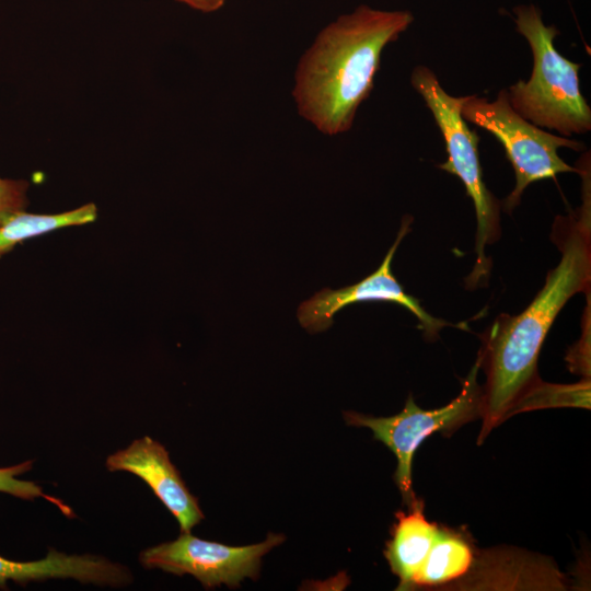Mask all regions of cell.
<instances>
[{
	"label": "cell",
	"instance_id": "6da1fadb",
	"mask_svg": "<svg viewBox=\"0 0 591 591\" xmlns=\"http://www.w3.org/2000/svg\"><path fill=\"white\" fill-rule=\"evenodd\" d=\"M582 177V204L558 216L552 239L561 252L557 266L533 301L518 315L500 314L483 336L478 352L486 374L482 387L483 420L478 443L508 418L515 401L540 378L537 357L557 314L578 292L590 294L591 186L590 157L578 161Z\"/></svg>",
	"mask_w": 591,
	"mask_h": 591
},
{
	"label": "cell",
	"instance_id": "8992f818",
	"mask_svg": "<svg viewBox=\"0 0 591 591\" xmlns=\"http://www.w3.org/2000/svg\"><path fill=\"white\" fill-rule=\"evenodd\" d=\"M479 369V361L476 359L462 383L460 394L441 408L421 409L409 395L403 410L391 417H372L355 412L344 413L348 425L369 428L374 438L394 453L397 459L394 482L405 505L410 507L416 501L413 491L412 464L415 451L420 443L433 432L454 431L467 421L480 417L482 386L477 383Z\"/></svg>",
	"mask_w": 591,
	"mask_h": 591
},
{
	"label": "cell",
	"instance_id": "e0dca14e",
	"mask_svg": "<svg viewBox=\"0 0 591 591\" xmlns=\"http://www.w3.org/2000/svg\"><path fill=\"white\" fill-rule=\"evenodd\" d=\"M194 10L210 13L221 9L228 0H176Z\"/></svg>",
	"mask_w": 591,
	"mask_h": 591
},
{
	"label": "cell",
	"instance_id": "2e32d148",
	"mask_svg": "<svg viewBox=\"0 0 591 591\" xmlns=\"http://www.w3.org/2000/svg\"><path fill=\"white\" fill-rule=\"evenodd\" d=\"M28 186L24 179L0 177V223L12 213L25 210Z\"/></svg>",
	"mask_w": 591,
	"mask_h": 591
},
{
	"label": "cell",
	"instance_id": "5b68a950",
	"mask_svg": "<svg viewBox=\"0 0 591 591\" xmlns=\"http://www.w3.org/2000/svg\"><path fill=\"white\" fill-rule=\"evenodd\" d=\"M462 116L495 136L514 170L515 186L503 201L506 211H511L519 204L531 183L559 173L577 172L559 157L558 149L580 151L584 149L583 143L549 134L524 119L512 108L506 90H501L494 101L467 95Z\"/></svg>",
	"mask_w": 591,
	"mask_h": 591
},
{
	"label": "cell",
	"instance_id": "52a82bcc",
	"mask_svg": "<svg viewBox=\"0 0 591 591\" xmlns=\"http://www.w3.org/2000/svg\"><path fill=\"white\" fill-rule=\"evenodd\" d=\"M285 540L282 534L270 533L262 543L229 546L182 532L174 541L142 551L139 561L147 569H161L177 576L188 573L206 589L221 584L236 588L245 578L256 579L262 557Z\"/></svg>",
	"mask_w": 591,
	"mask_h": 591
},
{
	"label": "cell",
	"instance_id": "9a60e30c",
	"mask_svg": "<svg viewBox=\"0 0 591 591\" xmlns=\"http://www.w3.org/2000/svg\"><path fill=\"white\" fill-rule=\"evenodd\" d=\"M32 467V460L12 466L0 467V493L9 494L24 500H34L38 497L44 498L56 505L65 514L71 515V510L63 502L53 496L46 495L39 485L18 478Z\"/></svg>",
	"mask_w": 591,
	"mask_h": 591
},
{
	"label": "cell",
	"instance_id": "7a4b0ae2",
	"mask_svg": "<svg viewBox=\"0 0 591 591\" xmlns=\"http://www.w3.org/2000/svg\"><path fill=\"white\" fill-rule=\"evenodd\" d=\"M409 11L361 4L320 31L301 57L292 95L299 114L318 131H348L370 95L384 48L413 23Z\"/></svg>",
	"mask_w": 591,
	"mask_h": 591
},
{
	"label": "cell",
	"instance_id": "5bb4252c",
	"mask_svg": "<svg viewBox=\"0 0 591 591\" xmlns=\"http://www.w3.org/2000/svg\"><path fill=\"white\" fill-rule=\"evenodd\" d=\"M551 407L590 408V380L575 384H551L538 379L513 404L508 418L523 412Z\"/></svg>",
	"mask_w": 591,
	"mask_h": 591
},
{
	"label": "cell",
	"instance_id": "3957f363",
	"mask_svg": "<svg viewBox=\"0 0 591 591\" xmlns=\"http://www.w3.org/2000/svg\"><path fill=\"white\" fill-rule=\"evenodd\" d=\"M517 32L525 37L533 55L529 81L508 89L512 108L530 123L564 137L591 129V108L580 91L581 65L561 56L554 46L559 31L546 26L533 4L514 8Z\"/></svg>",
	"mask_w": 591,
	"mask_h": 591
},
{
	"label": "cell",
	"instance_id": "ba28073f",
	"mask_svg": "<svg viewBox=\"0 0 591 591\" xmlns=\"http://www.w3.org/2000/svg\"><path fill=\"white\" fill-rule=\"evenodd\" d=\"M410 217H404L394 244L387 251L379 268L359 282L340 289L323 288L303 301L297 311L298 320L310 333L326 331L334 315L347 305L363 301H386L409 310L419 321V328L429 339L437 338L440 329L449 325L426 312L419 301L405 292L392 273V260L397 246L409 230Z\"/></svg>",
	"mask_w": 591,
	"mask_h": 591
},
{
	"label": "cell",
	"instance_id": "7c38bea8",
	"mask_svg": "<svg viewBox=\"0 0 591 591\" xmlns=\"http://www.w3.org/2000/svg\"><path fill=\"white\" fill-rule=\"evenodd\" d=\"M97 208L89 202L60 213H31L25 210L9 216L0 223V258L18 244L65 227L81 225L95 221Z\"/></svg>",
	"mask_w": 591,
	"mask_h": 591
},
{
	"label": "cell",
	"instance_id": "4fadbf2b",
	"mask_svg": "<svg viewBox=\"0 0 591 591\" xmlns=\"http://www.w3.org/2000/svg\"><path fill=\"white\" fill-rule=\"evenodd\" d=\"M470 544L459 534L440 530L414 581L415 587L440 586L463 577L473 565Z\"/></svg>",
	"mask_w": 591,
	"mask_h": 591
},
{
	"label": "cell",
	"instance_id": "8fae6325",
	"mask_svg": "<svg viewBox=\"0 0 591 591\" xmlns=\"http://www.w3.org/2000/svg\"><path fill=\"white\" fill-rule=\"evenodd\" d=\"M392 538L387 542L384 555L392 571L398 577L397 590L413 589V581L424 564L439 528L429 522L424 514L421 501L416 500L408 513L396 514Z\"/></svg>",
	"mask_w": 591,
	"mask_h": 591
},
{
	"label": "cell",
	"instance_id": "30bf717a",
	"mask_svg": "<svg viewBox=\"0 0 591 591\" xmlns=\"http://www.w3.org/2000/svg\"><path fill=\"white\" fill-rule=\"evenodd\" d=\"M73 579L82 583L121 588L134 580L124 565L93 555H68L49 548L38 560L18 561L0 556V588L7 589L13 581L25 586L32 581Z\"/></svg>",
	"mask_w": 591,
	"mask_h": 591
},
{
	"label": "cell",
	"instance_id": "9c48e42d",
	"mask_svg": "<svg viewBox=\"0 0 591 591\" xmlns=\"http://www.w3.org/2000/svg\"><path fill=\"white\" fill-rule=\"evenodd\" d=\"M105 465L109 472H128L141 478L175 517L181 532H190L204 519L197 498L185 485L169 452L150 437L136 439L108 455Z\"/></svg>",
	"mask_w": 591,
	"mask_h": 591
},
{
	"label": "cell",
	"instance_id": "277c9868",
	"mask_svg": "<svg viewBox=\"0 0 591 591\" xmlns=\"http://www.w3.org/2000/svg\"><path fill=\"white\" fill-rule=\"evenodd\" d=\"M410 83L422 96L442 134L448 159L438 165L439 169L457 176L474 204L477 220V259L466 281L468 286L475 287L489 274L490 262L485 255V247L500 236V202L483 179L478 157L479 137L462 116L466 96L455 97L448 94L436 74L425 66H417L413 70Z\"/></svg>",
	"mask_w": 591,
	"mask_h": 591
}]
</instances>
